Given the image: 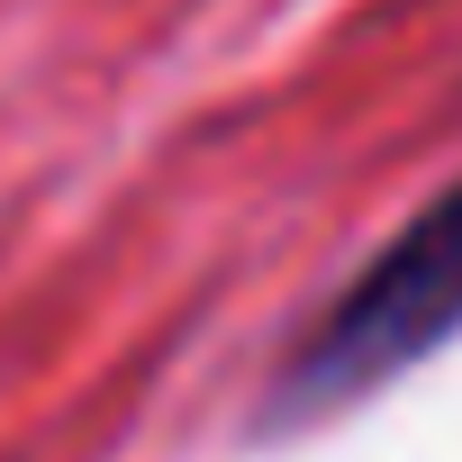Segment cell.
<instances>
[{
    "label": "cell",
    "instance_id": "6da1fadb",
    "mask_svg": "<svg viewBox=\"0 0 462 462\" xmlns=\"http://www.w3.org/2000/svg\"><path fill=\"white\" fill-rule=\"evenodd\" d=\"M462 336V181H444L399 236L336 291V309L300 336L273 381V417H327L363 390L417 372Z\"/></svg>",
    "mask_w": 462,
    "mask_h": 462
}]
</instances>
